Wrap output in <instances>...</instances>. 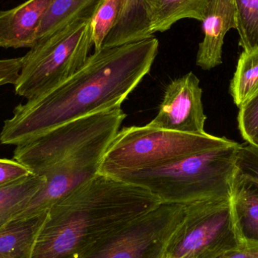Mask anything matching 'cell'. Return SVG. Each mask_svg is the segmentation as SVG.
Returning a JSON list of instances; mask_svg holds the SVG:
<instances>
[{
  "label": "cell",
  "mask_w": 258,
  "mask_h": 258,
  "mask_svg": "<svg viewBox=\"0 0 258 258\" xmlns=\"http://www.w3.org/2000/svg\"><path fill=\"white\" fill-rule=\"evenodd\" d=\"M211 0H144L152 35L169 30L185 18L203 22Z\"/></svg>",
  "instance_id": "cell-13"
},
{
  "label": "cell",
  "mask_w": 258,
  "mask_h": 258,
  "mask_svg": "<svg viewBox=\"0 0 258 258\" xmlns=\"http://www.w3.org/2000/svg\"><path fill=\"white\" fill-rule=\"evenodd\" d=\"M92 45V19L39 39L22 57L15 93L29 100L57 87L83 66Z\"/></svg>",
  "instance_id": "cell-5"
},
{
  "label": "cell",
  "mask_w": 258,
  "mask_h": 258,
  "mask_svg": "<svg viewBox=\"0 0 258 258\" xmlns=\"http://www.w3.org/2000/svg\"><path fill=\"white\" fill-rule=\"evenodd\" d=\"M236 30L243 51L258 48V0H234Z\"/></svg>",
  "instance_id": "cell-20"
},
{
  "label": "cell",
  "mask_w": 258,
  "mask_h": 258,
  "mask_svg": "<svg viewBox=\"0 0 258 258\" xmlns=\"http://www.w3.org/2000/svg\"><path fill=\"white\" fill-rule=\"evenodd\" d=\"M47 213L12 221L0 229V258H32L36 236Z\"/></svg>",
  "instance_id": "cell-15"
},
{
  "label": "cell",
  "mask_w": 258,
  "mask_h": 258,
  "mask_svg": "<svg viewBox=\"0 0 258 258\" xmlns=\"http://www.w3.org/2000/svg\"><path fill=\"white\" fill-rule=\"evenodd\" d=\"M159 46L153 36L95 51L66 81L17 106L5 121L0 143L20 145L66 122L121 107L150 72Z\"/></svg>",
  "instance_id": "cell-1"
},
{
  "label": "cell",
  "mask_w": 258,
  "mask_h": 258,
  "mask_svg": "<svg viewBox=\"0 0 258 258\" xmlns=\"http://www.w3.org/2000/svg\"><path fill=\"white\" fill-rule=\"evenodd\" d=\"M126 0H104L92 19L95 51L102 48L104 40L114 28L122 15Z\"/></svg>",
  "instance_id": "cell-21"
},
{
  "label": "cell",
  "mask_w": 258,
  "mask_h": 258,
  "mask_svg": "<svg viewBox=\"0 0 258 258\" xmlns=\"http://www.w3.org/2000/svg\"><path fill=\"white\" fill-rule=\"evenodd\" d=\"M235 141L206 133H181L147 126L125 127L109 144L99 173L116 176L152 169Z\"/></svg>",
  "instance_id": "cell-4"
},
{
  "label": "cell",
  "mask_w": 258,
  "mask_h": 258,
  "mask_svg": "<svg viewBox=\"0 0 258 258\" xmlns=\"http://www.w3.org/2000/svg\"><path fill=\"white\" fill-rule=\"evenodd\" d=\"M54 0H27L9 10L0 12V47L31 48L44 15Z\"/></svg>",
  "instance_id": "cell-12"
},
{
  "label": "cell",
  "mask_w": 258,
  "mask_h": 258,
  "mask_svg": "<svg viewBox=\"0 0 258 258\" xmlns=\"http://www.w3.org/2000/svg\"><path fill=\"white\" fill-rule=\"evenodd\" d=\"M232 200L245 239L258 242V185L236 173Z\"/></svg>",
  "instance_id": "cell-18"
},
{
  "label": "cell",
  "mask_w": 258,
  "mask_h": 258,
  "mask_svg": "<svg viewBox=\"0 0 258 258\" xmlns=\"http://www.w3.org/2000/svg\"><path fill=\"white\" fill-rule=\"evenodd\" d=\"M104 0H54L39 25L37 42L68 26L92 19Z\"/></svg>",
  "instance_id": "cell-14"
},
{
  "label": "cell",
  "mask_w": 258,
  "mask_h": 258,
  "mask_svg": "<svg viewBox=\"0 0 258 258\" xmlns=\"http://www.w3.org/2000/svg\"><path fill=\"white\" fill-rule=\"evenodd\" d=\"M203 28L204 38L199 45L196 63L210 71L222 63L224 38L229 30L236 29L234 0H211Z\"/></svg>",
  "instance_id": "cell-11"
},
{
  "label": "cell",
  "mask_w": 258,
  "mask_h": 258,
  "mask_svg": "<svg viewBox=\"0 0 258 258\" xmlns=\"http://www.w3.org/2000/svg\"><path fill=\"white\" fill-rule=\"evenodd\" d=\"M237 122L243 139L258 146V94L239 107Z\"/></svg>",
  "instance_id": "cell-22"
},
{
  "label": "cell",
  "mask_w": 258,
  "mask_h": 258,
  "mask_svg": "<svg viewBox=\"0 0 258 258\" xmlns=\"http://www.w3.org/2000/svg\"><path fill=\"white\" fill-rule=\"evenodd\" d=\"M198 77L188 73L166 86L159 111L147 126L181 133L203 135L206 117Z\"/></svg>",
  "instance_id": "cell-10"
},
{
  "label": "cell",
  "mask_w": 258,
  "mask_h": 258,
  "mask_svg": "<svg viewBox=\"0 0 258 258\" xmlns=\"http://www.w3.org/2000/svg\"><path fill=\"white\" fill-rule=\"evenodd\" d=\"M31 174L30 170L15 159H0V186L9 184Z\"/></svg>",
  "instance_id": "cell-24"
},
{
  "label": "cell",
  "mask_w": 258,
  "mask_h": 258,
  "mask_svg": "<svg viewBox=\"0 0 258 258\" xmlns=\"http://www.w3.org/2000/svg\"><path fill=\"white\" fill-rule=\"evenodd\" d=\"M144 0H126L122 15L102 47H112L151 37Z\"/></svg>",
  "instance_id": "cell-16"
},
{
  "label": "cell",
  "mask_w": 258,
  "mask_h": 258,
  "mask_svg": "<svg viewBox=\"0 0 258 258\" xmlns=\"http://www.w3.org/2000/svg\"><path fill=\"white\" fill-rule=\"evenodd\" d=\"M236 173L258 185V146L239 144L236 159Z\"/></svg>",
  "instance_id": "cell-23"
},
{
  "label": "cell",
  "mask_w": 258,
  "mask_h": 258,
  "mask_svg": "<svg viewBox=\"0 0 258 258\" xmlns=\"http://www.w3.org/2000/svg\"><path fill=\"white\" fill-rule=\"evenodd\" d=\"M239 144L198 152L163 166L116 176L157 196L162 203L185 205L230 198Z\"/></svg>",
  "instance_id": "cell-3"
},
{
  "label": "cell",
  "mask_w": 258,
  "mask_h": 258,
  "mask_svg": "<svg viewBox=\"0 0 258 258\" xmlns=\"http://www.w3.org/2000/svg\"><path fill=\"white\" fill-rule=\"evenodd\" d=\"M126 114L116 107L92 113L48 131L37 138L16 146L14 159L40 175L45 169L85 146L119 132Z\"/></svg>",
  "instance_id": "cell-7"
},
{
  "label": "cell",
  "mask_w": 258,
  "mask_h": 258,
  "mask_svg": "<svg viewBox=\"0 0 258 258\" xmlns=\"http://www.w3.org/2000/svg\"><path fill=\"white\" fill-rule=\"evenodd\" d=\"M184 216V205L162 203L89 258H166Z\"/></svg>",
  "instance_id": "cell-8"
},
{
  "label": "cell",
  "mask_w": 258,
  "mask_h": 258,
  "mask_svg": "<svg viewBox=\"0 0 258 258\" xmlns=\"http://www.w3.org/2000/svg\"><path fill=\"white\" fill-rule=\"evenodd\" d=\"M184 210L166 258H218L246 242L232 197L188 203Z\"/></svg>",
  "instance_id": "cell-6"
},
{
  "label": "cell",
  "mask_w": 258,
  "mask_h": 258,
  "mask_svg": "<svg viewBox=\"0 0 258 258\" xmlns=\"http://www.w3.org/2000/svg\"><path fill=\"white\" fill-rule=\"evenodd\" d=\"M22 65V57L0 59V87L14 85Z\"/></svg>",
  "instance_id": "cell-25"
},
{
  "label": "cell",
  "mask_w": 258,
  "mask_h": 258,
  "mask_svg": "<svg viewBox=\"0 0 258 258\" xmlns=\"http://www.w3.org/2000/svg\"><path fill=\"white\" fill-rule=\"evenodd\" d=\"M45 183L44 176L31 174L0 186V229L22 212Z\"/></svg>",
  "instance_id": "cell-17"
},
{
  "label": "cell",
  "mask_w": 258,
  "mask_h": 258,
  "mask_svg": "<svg viewBox=\"0 0 258 258\" xmlns=\"http://www.w3.org/2000/svg\"><path fill=\"white\" fill-rule=\"evenodd\" d=\"M230 90L233 102L239 108L258 94V48L241 54Z\"/></svg>",
  "instance_id": "cell-19"
},
{
  "label": "cell",
  "mask_w": 258,
  "mask_h": 258,
  "mask_svg": "<svg viewBox=\"0 0 258 258\" xmlns=\"http://www.w3.org/2000/svg\"><path fill=\"white\" fill-rule=\"evenodd\" d=\"M162 203L146 188L98 173L48 211L32 258H89Z\"/></svg>",
  "instance_id": "cell-2"
},
{
  "label": "cell",
  "mask_w": 258,
  "mask_h": 258,
  "mask_svg": "<svg viewBox=\"0 0 258 258\" xmlns=\"http://www.w3.org/2000/svg\"><path fill=\"white\" fill-rule=\"evenodd\" d=\"M115 136L94 141L45 169L40 174L45 177V184L12 221L28 219L48 212L57 202L96 175L103 156Z\"/></svg>",
  "instance_id": "cell-9"
},
{
  "label": "cell",
  "mask_w": 258,
  "mask_h": 258,
  "mask_svg": "<svg viewBox=\"0 0 258 258\" xmlns=\"http://www.w3.org/2000/svg\"><path fill=\"white\" fill-rule=\"evenodd\" d=\"M218 258H258V242L246 239L245 245L228 251Z\"/></svg>",
  "instance_id": "cell-26"
}]
</instances>
